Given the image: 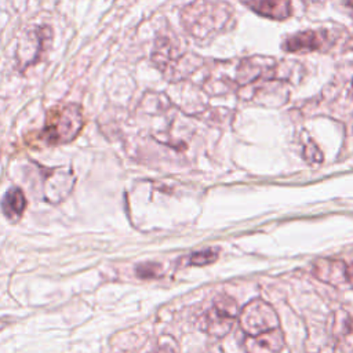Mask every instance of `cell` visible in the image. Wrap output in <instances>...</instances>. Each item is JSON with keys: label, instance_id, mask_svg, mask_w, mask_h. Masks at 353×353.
<instances>
[{"label": "cell", "instance_id": "277c9868", "mask_svg": "<svg viewBox=\"0 0 353 353\" xmlns=\"http://www.w3.org/2000/svg\"><path fill=\"white\" fill-rule=\"evenodd\" d=\"M189 54L183 51L179 40L172 34V32L171 34H159L156 37L152 51V61L168 79H176L178 68L181 65L192 66L193 63L189 62Z\"/></svg>", "mask_w": 353, "mask_h": 353}, {"label": "cell", "instance_id": "3957f363", "mask_svg": "<svg viewBox=\"0 0 353 353\" xmlns=\"http://www.w3.org/2000/svg\"><path fill=\"white\" fill-rule=\"evenodd\" d=\"M54 32L50 25H34L17 48V66L21 72L44 59L51 48Z\"/></svg>", "mask_w": 353, "mask_h": 353}, {"label": "cell", "instance_id": "ac0fdd59", "mask_svg": "<svg viewBox=\"0 0 353 353\" xmlns=\"http://www.w3.org/2000/svg\"><path fill=\"white\" fill-rule=\"evenodd\" d=\"M345 3H346V6H349V8H350L352 12H353V0H345Z\"/></svg>", "mask_w": 353, "mask_h": 353}, {"label": "cell", "instance_id": "6da1fadb", "mask_svg": "<svg viewBox=\"0 0 353 353\" xmlns=\"http://www.w3.org/2000/svg\"><path fill=\"white\" fill-rule=\"evenodd\" d=\"M181 25L194 40L207 43L234 26V12L225 1L194 0L182 8Z\"/></svg>", "mask_w": 353, "mask_h": 353}, {"label": "cell", "instance_id": "5b68a950", "mask_svg": "<svg viewBox=\"0 0 353 353\" xmlns=\"http://www.w3.org/2000/svg\"><path fill=\"white\" fill-rule=\"evenodd\" d=\"M239 317L237 302L229 295H218L201 316V328L216 338L225 336Z\"/></svg>", "mask_w": 353, "mask_h": 353}, {"label": "cell", "instance_id": "52a82bcc", "mask_svg": "<svg viewBox=\"0 0 353 353\" xmlns=\"http://www.w3.org/2000/svg\"><path fill=\"white\" fill-rule=\"evenodd\" d=\"M274 59L268 57H250L240 61L236 69V81L239 85H250L262 79L276 77Z\"/></svg>", "mask_w": 353, "mask_h": 353}, {"label": "cell", "instance_id": "7a4b0ae2", "mask_svg": "<svg viewBox=\"0 0 353 353\" xmlns=\"http://www.w3.org/2000/svg\"><path fill=\"white\" fill-rule=\"evenodd\" d=\"M84 127L83 108L76 102L58 105L48 110L46 124L39 134L44 145L57 146L72 142Z\"/></svg>", "mask_w": 353, "mask_h": 353}, {"label": "cell", "instance_id": "9c48e42d", "mask_svg": "<svg viewBox=\"0 0 353 353\" xmlns=\"http://www.w3.org/2000/svg\"><path fill=\"white\" fill-rule=\"evenodd\" d=\"M244 347L247 353H280L284 347V335L279 327L258 335H248Z\"/></svg>", "mask_w": 353, "mask_h": 353}, {"label": "cell", "instance_id": "7c38bea8", "mask_svg": "<svg viewBox=\"0 0 353 353\" xmlns=\"http://www.w3.org/2000/svg\"><path fill=\"white\" fill-rule=\"evenodd\" d=\"M26 208V197L22 189L12 186L10 188L3 200H1V211L10 221H18Z\"/></svg>", "mask_w": 353, "mask_h": 353}, {"label": "cell", "instance_id": "8fae6325", "mask_svg": "<svg viewBox=\"0 0 353 353\" xmlns=\"http://www.w3.org/2000/svg\"><path fill=\"white\" fill-rule=\"evenodd\" d=\"M250 10L261 17L283 21L291 17L292 7L290 0H241Z\"/></svg>", "mask_w": 353, "mask_h": 353}, {"label": "cell", "instance_id": "8992f818", "mask_svg": "<svg viewBox=\"0 0 353 353\" xmlns=\"http://www.w3.org/2000/svg\"><path fill=\"white\" fill-rule=\"evenodd\" d=\"M239 324L247 335H258L279 327L276 310L262 299L248 302L239 312Z\"/></svg>", "mask_w": 353, "mask_h": 353}, {"label": "cell", "instance_id": "2e32d148", "mask_svg": "<svg viewBox=\"0 0 353 353\" xmlns=\"http://www.w3.org/2000/svg\"><path fill=\"white\" fill-rule=\"evenodd\" d=\"M305 157L309 161H316V163H320L323 160L321 152L317 149V146L313 142L306 145V148H305Z\"/></svg>", "mask_w": 353, "mask_h": 353}, {"label": "cell", "instance_id": "5bb4252c", "mask_svg": "<svg viewBox=\"0 0 353 353\" xmlns=\"http://www.w3.org/2000/svg\"><path fill=\"white\" fill-rule=\"evenodd\" d=\"M218 258V251L214 250V248H205L203 251H199V252H194L192 256H190V262L193 265H197V266H203V265H208V263H212L214 261H216Z\"/></svg>", "mask_w": 353, "mask_h": 353}, {"label": "cell", "instance_id": "ba28073f", "mask_svg": "<svg viewBox=\"0 0 353 353\" xmlns=\"http://www.w3.org/2000/svg\"><path fill=\"white\" fill-rule=\"evenodd\" d=\"M327 37V30L309 29L303 32H296L284 40L283 50L292 54L319 51L325 47Z\"/></svg>", "mask_w": 353, "mask_h": 353}, {"label": "cell", "instance_id": "d6986e66", "mask_svg": "<svg viewBox=\"0 0 353 353\" xmlns=\"http://www.w3.org/2000/svg\"><path fill=\"white\" fill-rule=\"evenodd\" d=\"M3 327H4V323H3V321H0V330H1Z\"/></svg>", "mask_w": 353, "mask_h": 353}, {"label": "cell", "instance_id": "9a60e30c", "mask_svg": "<svg viewBox=\"0 0 353 353\" xmlns=\"http://www.w3.org/2000/svg\"><path fill=\"white\" fill-rule=\"evenodd\" d=\"M160 270V266L157 263H142L137 268V274L142 279H152L156 277Z\"/></svg>", "mask_w": 353, "mask_h": 353}, {"label": "cell", "instance_id": "e0dca14e", "mask_svg": "<svg viewBox=\"0 0 353 353\" xmlns=\"http://www.w3.org/2000/svg\"><path fill=\"white\" fill-rule=\"evenodd\" d=\"M205 353H225V352L222 349H219V347H212V349L207 350Z\"/></svg>", "mask_w": 353, "mask_h": 353}, {"label": "cell", "instance_id": "ffe728a7", "mask_svg": "<svg viewBox=\"0 0 353 353\" xmlns=\"http://www.w3.org/2000/svg\"><path fill=\"white\" fill-rule=\"evenodd\" d=\"M352 88H353V80H352Z\"/></svg>", "mask_w": 353, "mask_h": 353}, {"label": "cell", "instance_id": "4fadbf2b", "mask_svg": "<svg viewBox=\"0 0 353 353\" xmlns=\"http://www.w3.org/2000/svg\"><path fill=\"white\" fill-rule=\"evenodd\" d=\"M148 353H179V346L172 336L163 335Z\"/></svg>", "mask_w": 353, "mask_h": 353}, {"label": "cell", "instance_id": "30bf717a", "mask_svg": "<svg viewBox=\"0 0 353 353\" xmlns=\"http://www.w3.org/2000/svg\"><path fill=\"white\" fill-rule=\"evenodd\" d=\"M313 273L319 280L331 285L343 284L349 279V268L339 259H319L313 265Z\"/></svg>", "mask_w": 353, "mask_h": 353}]
</instances>
